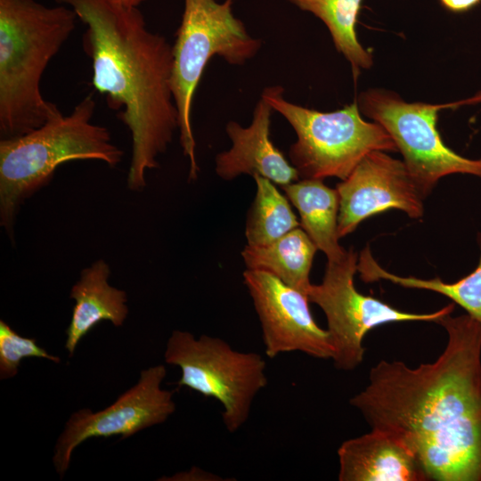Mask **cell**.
Segmentation results:
<instances>
[{"mask_svg":"<svg viewBox=\"0 0 481 481\" xmlns=\"http://www.w3.org/2000/svg\"><path fill=\"white\" fill-rule=\"evenodd\" d=\"M436 323L447 341L436 361L381 360L349 403L409 449L428 480L481 481V324L468 314Z\"/></svg>","mask_w":481,"mask_h":481,"instance_id":"cell-1","label":"cell"},{"mask_svg":"<svg viewBox=\"0 0 481 481\" xmlns=\"http://www.w3.org/2000/svg\"><path fill=\"white\" fill-rule=\"evenodd\" d=\"M86 25L82 45L92 61V85L128 128L132 154L127 186L140 192L179 129L171 90L172 45L151 31L138 8L110 0H56Z\"/></svg>","mask_w":481,"mask_h":481,"instance_id":"cell-2","label":"cell"},{"mask_svg":"<svg viewBox=\"0 0 481 481\" xmlns=\"http://www.w3.org/2000/svg\"><path fill=\"white\" fill-rule=\"evenodd\" d=\"M77 19L64 4L0 0L1 139L28 134L61 113L44 98L40 82Z\"/></svg>","mask_w":481,"mask_h":481,"instance_id":"cell-3","label":"cell"},{"mask_svg":"<svg viewBox=\"0 0 481 481\" xmlns=\"http://www.w3.org/2000/svg\"><path fill=\"white\" fill-rule=\"evenodd\" d=\"M95 101L90 94L71 113H62L23 135L0 141V224L13 240L21 205L53 179L59 166L73 160L97 159L118 165L123 151L110 131L92 123Z\"/></svg>","mask_w":481,"mask_h":481,"instance_id":"cell-4","label":"cell"},{"mask_svg":"<svg viewBox=\"0 0 481 481\" xmlns=\"http://www.w3.org/2000/svg\"><path fill=\"white\" fill-rule=\"evenodd\" d=\"M233 2L184 0L172 45L171 90L179 116L180 144L190 163V180L196 179L200 170L192 126V100L207 64L214 56H220L231 65H243L257 55L263 44L234 16Z\"/></svg>","mask_w":481,"mask_h":481,"instance_id":"cell-5","label":"cell"},{"mask_svg":"<svg viewBox=\"0 0 481 481\" xmlns=\"http://www.w3.org/2000/svg\"><path fill=\"white\" fill-rule=\"evenodd\" d=\"M284 91L281 86H272L261 94L296 133L297 141L288 154L299 178L345 180L368 153L398 151L381 125L363 118L357 101L322 112L289 102Z\"/></svg>","mask_w":481,"mask_h":481,"instance_id":"cell-6","label":"cell"},{"mask_svg":"<svg viewBox=\"0 0 481 481\" xmlns=\"http://www.w3.org/2000/svg\"><path fill=\"white\" fill-rule=\"evenodd\" d=\"M165 362L181 370L177 387H186L220 402L222 421L230 433L249 420L252 403L267 385L266 363L255 352L233 349L225 340L174 330L164 354Z\"/></svg>","mask_w":481,"mask_h":481,"instance_id":"cell-7","label":"cell"},{"mask_svg":"<svg viewBox=\"0 0 481 481\" xmlns=\"http://www.w3.org/2000/svg\"><path fill=\"white\" fill-rule=\"evenodd\" d=\"M356 101L361 113L381 125L392 137L424 199L439 179L448 175L481 177V159H468L453 151L436 128L442 110L481 101V95L456 102L430 104L408 102L394 91L370 88L362 92Z\"/></svg>","mask_w":481,"mask_h":481,"instance_id":"cell-8","label":"cell"},{"mask_svg":"<svg viewBox=\"0 0 481 481\" xmlns=\"http://www.w3.org/2000/svg\"><path fill=\"white\" fill-rule=\"evenodd\" d=\"M358 255L349 249L338 262H329L321 284H311L307 298L319 306L327 319V331L337 369L353 371L363 361V339L381 324L400 322H434L452 313L454 303L428 314L404 312L371 296L359 292L354 278Z\"/></svg>","mask_w":481,"mask_h":481,"instance_id":"cell-9","label":"cell"},{"mask_svg":"<svg viewBox=\"0 0 481 481\" xmlns=\"http://www.w3.org/2000/svg\"><path fill=\"white\" fill-rule=\"evenodd\" d=\"M165 365L141 371L138 382L111 405L93 412L82 409L74 412L60 436L53 457L56 471L63 477L74 449L92 437L120 435L126 438L153 425L163 423L175 411L173 392L162 389Z\"/></svg>","mask_w":481,"mask_h":481,"instance_id":"cell-10","label":"cell"},{"mask_svg":"<svg viewBox=\"0 0 481 481\" xmlns=\"http://www.w3.org/2000/svg\"><path fill=\"white\" fill-rule=\"evenodd\" d=\"M243 279L260 322L266 356L298 351L332 358L329 333L315 322L307 295L264 271L246 269Z\"/></svg>","mask_w":481,"mask_h":481,"instance_id":"cell-11","label":"cell"},{"mask_svg":"<svg viewBox=\"0 0 481 481\" xmlns=\"http://www.w3.org/2000/svg\"><path fill=\"white\" fill-rule=\"evenodd\" d=\"M336 190L339 238L351 233L368 217L391 208L402 210L412 219L423 216L424 198L404 161L383 151L368 153Z\"/></svg>","mask_w":481,"mask_h":481,"instance_id":"cell-12","label":"cell"},{"mask_svg":"<svg viewBox=\"0 0 481 481\" xmlns=\"http://www.w3.org/2000/svg\"><path fill=\"white\" fill-rule=\"evenodd\" d=\"M273 107L261 94L253 110L250 125L243 127L229 121L225 131L232 146L216 157V172L224 180L242 174L260 175L281 187L299 179L296 168L270 138Z\"/></svg>","mask_w":481,"mask_h":481,"instance_id":"cell-13","label":"cell"},{"mask_svg":"<svg viewBox=\"0 0 481 481\" xmlns=\"http://www.w3.org/2000/svg\"><path fill=\"white\" fill-rule=\"evenodd\" d=\"M339 481H426L414 455L387 433L371 428L338 449Z\"/></svg>","mask_w":481,"mask_h":481,"instance_id":"cell-14","label":"cell"},{"mask_svg":"<svg viewBox=\"0 0 481 481\" xmlns=\"http://www.w3.org/2000/svg\"><path fill=\"white\" fill-rule=\"evenodd\" d=\"M110 274L106 261L96 260L81 271L79 280L71 288L69 298L75 305L65 342L69 356L78 342L100 322L109 321L118 327L127 316L126 293L108 283Z\"/></svg>","mask_w":481,"mask_h":481,"instance_id":"cell-15","label":"cell"},{"mask_svg":"<svg viewBox=\"0 0 481 481\" xmlns=\"http://www.w3.org/2000/svg\"><path fill=\"white\" fill-rule=\"evenodd\" d=\"M297 208L300 226L329 262H338L346 254L338 243V217L339 197L336 189L320 179H302L281 187Z\"/></svg>","mask_w":481,"mask_h":481,"instance_id":"cell-16","label":"cell"},{"mask_svg":"<svg viewBox=\"0 0 481 481\" xmlns=\"http://www.w3.org/2000/svg\"><path fill=\"white\" fill-rule=\"evenodd\" d=\"M316 250L306 232L298 227L268 245H247L241 255L247 269L269 273L307 295L311 286L309 273Z\"/></svg>","mask_w":481,"mask_h":481,"instance_id":"cell-17","label":"cell"},{"mask_svg":"<svg viewBox=\"0 0 481 481\" xmlns=\"http://www.w3.org/2000/svg\"><path fill=\"white\" fill-rule=\"evenodd\" d=\"M477 240L480 257L477 267L454 282H444L439 277L426 280L389 273L374 259L369 247H365L358 257L357 272L366 283L386 280L404 288L427 289L444 295L481 324V233L477 235Z\"/></svg>","mask_w":481,"mask_h":481,"instance_id":"cell-18","label":"cell"},{"mask_svg":"<svg viewBox=\"0 0 481 481\" xmlns=\"http://www.w3.org/2000/svg\"><path fill=\"white\" fill-rule=\"evenodd\" d=\"M302 11L311 12L327 27L337 51L349 62L354 81L362 70L373 65L371 52L358 40L357 18L363 0H288Z\"/></svg>","mask_w":481,"mask_h":481,"instance_id":"cell-19","label":"cell"},{"mask_svg":"<svg viewBox=\"0 0 481 481\" xmlns=\"http://www.w3.org/2000/svg\"><path fill=\"white\" fill-rule=\"evenodd\" d=\"M257 194L249 210L245 235L248 245H268L290 231L300 226L288 198L283 196L274 183L260 175L253 176Z\"/></svg>","mask_w":481,"mask_h":481,"instance_id":"cell-20","label":"cell"},{"mask_svg":"<svg viewBox=\"0 0 481 481\" xmlns=\"http://www.w3.org/2000/svg\"><path fill=\"white\" fill-rule=\"evenodd\" d=\"M37 357L61 362L58 356L49 355L40 347L35 338L21 337L4 321H0V379L13 378L24 358Z\"/></svg>","mask_w":481,"mask_h":481,"instance_id":"cell-21","label":"cell"},{"mask_svg":"<svg viewBox=\"0 0 481 481\" xmlns=\"http://www.w3.org/2000/svg\"><path fill=\"white\" fill-rule=\"evenodd\" d=\"M442 5L447 10L453 12H466L477 4L481 0H439Z\"/></svg>","mask_w":481,"mask_h":481,"instance_id":"cell-22","label":"cell"},{"mask_svg":"<svg viewBox=\"0 0 481 481\" xmlns=\"http://www.w3.org/2000/svg\"><path fill=\"white\" fill-rule=\"evenodd\" d=\"M110 2L126 8H138L145 0H110Z\"/></svg>","mask_w":481,"mask_h":481,"instance_id":"cell-23","label":"cell"}]
</instances>
